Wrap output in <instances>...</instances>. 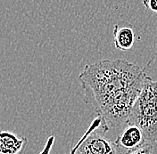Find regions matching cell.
Here are the masks:
<instances>
[{
	"label": "cell",
	"instance_id": "9c48e42d",
	"mask_svg": "<svg viewBox=\"0 0 157 154\" xmlns=\"http://www.w3.org/2000/svg\"><path fill=\"white\" fill-rule=\"evenodd\" d=\"M55 139H56L55 135H51L50 137H48V140H47V143L45 145V147L43 149V151L39 154H50V152L52 150V147H53L54 143H55Z\"/></svg>",
	"mask_w": 157,
	"mask_h": 154
},
{
	"label": "cell",
	"instance_id": "30bf717a",
	"mask_svg": "<svg viewBox=\"0 0 157 154\" xmlns=\"http://www.w3.org/2000/svg\"><path fill=\"white\" fill-rule=\"evenodd\" d=\"M142 3L147 9L157 13V0H143Z\"/></svg>",
	"mask_w": 157,
	"mask_h": 154
},
{
	"label": "cell",
	"instance_id": "6da1fadb",
	"mask_svg": "<svg viewBox=\"0 0 157 154\" xmlns=\"http://www.w3.org/2000/svg\"><path fill=\"white\" fill-rule=\"evenodd\" d=\"M147 74L123 59H105L87 64L78 78L86 103L101 118L104 133L127 126L128 115Z\"/></svg>",
	"mask_w": 157,
	"mask_h": 154
},
{
	"label": "cell",
	"instance_id": "277c9868",
	"mask_svg": "<svg viewBox=\"0 0 157 154\" xmlns=\"http://www.w3.org/2000/svg\"><path fill=\"white\" fill-rule=\"evenodd\" d=\"M145 142L146 140L142 131L137 126L132 124H128L115 140V144L122 154L137 150L144 145Z\"/></svg>",
	"mask_w": 157,
	"mask_h": 154
},
{
	"label": "cell",
	"instance_id": "8992f818",
	"mask_svg": "<svg viewBox=\"0 0 157 154\" xmlns=\"http://www.w3.org/2000/svg\"><path fill=\"white\" fill-rule=\"evenodd\" d=\"M135 33L132 26L127 21H120L113 29V43L117 50L128 51L133 47Z\"/></svg>",
	"mask_w": 157,
	"mask_h": 154
},
{
	"label": "cell",
	"instance_id": "ba28073f",
	"mask_svg": "<svg viewBox=\"0 0 157 154\" xmlns=\"http://www.w3.org/2000/svg\"><path fill=\"white\" fill-rule=\"evenodd\" d=\"M154 152V146L152 144L145 143L141 147L137 148V150L131 151L126 154H153Z\"/></svg>",
	"mask_w": 157,
	"mask_h": 154
},
{
	"label": "cell",
	"instance_id": "7a4b0ae2",
	"mask_svg": "<svg viewBox=\"0 0 157 154\" xmlns=\"http://www.w3.org/2000/svg\"><path fill=\"white\" fill-rule=\"evenodd\" d=\"M128 124L137 126L146 141L157 143V81L148 76L131 108Z\"/></svg>",
	"mask_w": 157,
	"mask_h": 154
},
{
	"label": "cell",
	"instance_id": "52a82bcc",
	"mask_svg": "<svg viewBox=\"0 0 157 154\" xmlns=\"http://www.w3.org/2000/svg\"><path fill=\"white\" fill-rule=\"evenodd\" d=\"M100 126H101V118L98 117V116H97L94 119H93V121L91 122V124H90V126L88 127V129L86 130V132L83 134V135L80 137V139L78 141V143L76 144V145L73 146V148L71 150V152H70V154H76V152H77V150H78V148L79 147V145H80V144L82 143V141L88 136V135H90L92 132H94V131H96L97 129H98V128H100Z\"/></svg>",
	"mask_w": 157,
	"mask_h": 154
},
{
	"label": "cell",
	"instance_id": "3957f363",
	"mask_svg": "<svg viewBox=\"0 0 157 154\" xmlns=\"http://www.w3.org/2000/svg\"><path fill=\"white\" fill-rule=\"evenodd\" d=\"M76 154H122L115 142L92 132L80 144Z\"/></svg>",
	"mask_w": 157,
	"mask_h": 154
},
{
	"label": "cell",
	"instance_id": "5b68a950",
	"mask_svg": "<svg viewBox=\"0 0 157 154\" xmlns=\"http://www.w3.org/2000/svg\"><path fill=\"white\" fill-rule=\"evenodd\" d=\"M27 145V137L0 130V154H23Z\"/></svg>",
	"mask_w": 157,
	"mask_h": 154
}]
</instances>
